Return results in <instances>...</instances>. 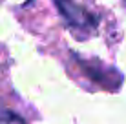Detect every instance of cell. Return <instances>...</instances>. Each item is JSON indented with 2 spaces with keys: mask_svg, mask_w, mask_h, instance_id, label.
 <instances>
[{
  "mask_svg": "<svg viewBox=\"0 0 126 124\" xmlns=\"http://www.w3.org/2000/svg\"><path fill=\"white\" fill-rule=\"evenodd\" d=\"M55 4L71 29L90 33L97 28V18L92 13H88L82 6L75 4V0H55Z\"/></svg>",
  "mask_w": 126,
  "mask_h": 124,
  "instance_id": "1",
  "label": "cell"
},
{
  "mask_svg": "<svg viewBox=\"0 0 126 124\" xmlns=\"http://www.w3.org/2000/svg\"><path fill=\"white\" fill-rule=\"evenodd\" d=\"M79 66L84 69V73L90 77V79L93 80L97 86H101L104 89H111V91H115V89L121 88V84H123V77L117 69L110 66H104L101 62H86L79 58Z\"/></svg>",
  "mask_w": 126,
  "mask_h": 124,
  "instance_id": "2",
  "label": "cell"
}]
</instances>
